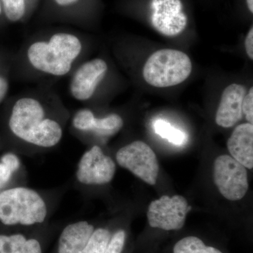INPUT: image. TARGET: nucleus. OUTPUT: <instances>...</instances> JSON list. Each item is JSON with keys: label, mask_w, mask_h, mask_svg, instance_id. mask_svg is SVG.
Instances as JSON below:
<instances>
[{"label": "nucleus", "mask_w": 253, "mask_h": 253, "mask_svg": "<svg viewBox=\"0 0 253 253\" xmlns=\"http://www.w3.org/2000/svg\"><path fill=\"white\" fill-rule=\"evenodd\" d=\"M68 119L67 113L40 98H19L6 118L13 152L33 156L56 147L62 140Z\"/></svg>", "instance_id": "nucleus-1"}, {"label": "nucleus", "mask_w": 253, "mask_h": 253, "mask_svg": "<svg viewBox=\"0 0 253 253\" xmlns=\"http://www.w3.org/2000/svg\"><path fill=\"white\" fill-rule=\"evenodd\" d=\"M62 193L24 185L0 190V231L25 230L49 224Z\"/></svg>", "instance_id": "nucleus-2"}, {"label": "nucleus", "mask_w": 253, "mask_h": 253, "mask_svg": "<svg viewBox=\"0 0 253 253\" xmlns=\"http://www.w3.org/2000/svg\"><path fill=\"white\" fill-rule=\"evenodd\" d=\"M83 51L78 36L57 33L47 39L33 42L28 46L26 57L36 71L54 77L66 76Z\"/></svg>", "instance_id": "nucleus-3"}, {"label": "nucleus", "mask_w": 253, "mask_h": 253, "mask_svg": "<svg viewBox=\"0 0 253 253\" xmlns=\"http://www.w3.org/2000/svg\"><path fill=\"white\" fill-rule=\"evenodd\" d=\"M192 71L189 56L179 50H158L148 59L143 70L145 81L158 88L177 85Z\"/></svg>", "instance_id": "nucleus-4"}, {"label": "nucleus", "mask_w": 253, "mask_h": 253, "mask_svg": "<svg viewBox=\"0 0 253 253\" xmlns=\"http://www.w3.org/2000/svg\"><path fill=\"white\" fill-rule=\"evenodd\" d=\"M116 172L114 160L105 154L99 145H93L80 158L75 179L80 188L102 186L113 180Z\"/></svg>", "instance_id": "nucleus-5"}, {"label": "nucleus", "mask_w": 253, "mask_h": 253, "mask_svg": "<svg viewBox=\"0 0 253 253\" xmlns=\"http://www.w3.org/2000/svg\"><path fill=\"white\" fill-rule=\"evenodd\" d=\"M116 163L150 185H155L159 163L153 149L141 141H134L118 149Z\"/></svg>", "instance_id": "nucleus-6"}, {"label": "nucleus", "mask_w": 253, "mask_h": 253, "mask_svg": "<svg viewBox=\"0 0 253 253\" xmlns=\"http://www.w3.org/2000/svg\"><path fill=\"white\" fill-rule=\"evenodd\" d=\"M184 196H163L155 200L148 208L150 227L163 231H179L184 227L186 215L191 210Z\"/></svg>", "instance_id": "nucleus-7"}, {"label": "nucleus", "mask_w": 253, "mask_h": 253, "mask_svg": "<svg viewBox=\"0 0 253 253\" xmlns=\"http://www.w3.org/2000/svg\"><path fill=\"white\" fill-rule=\"evenodd\" d=\"M214 181L220 194L229 201L242 199L249 190L246 168L228 155L218 156L214 161Z\"/></svg>", "instance_id": "nucleus-8"}, {"label": "nucleus", "mask_w": 253, "mask_h": 253, "mask_svg": "<svg viewBox=\"0 0 253 253\" xmlns=\"http://www.w3.org/2000/svg\"><path fill=\"white\" fill-rule=\"evenodd\" d=\"M54 231L49 224L25 230L0 231V253H45Z\"/></svg>", "instance_id": "nucleus-9"}, {"label": "nucleus", "mask_w": 253, "mask_h": 253, "mask_svg": "<svg viewBox=\"0 0 253 253\" xmlns=\"http://www.w3.org/2000/svg\"><path fill=\"white\" fill-rule=\"evenodd\" d=\"M150 20L153 27L166 36H176L185 30L187 16L181 0H151Z\"/></svg>", "instance_id": "nucleus-10"}, {"label": "nucleus", "mask_w": 253, "mask_h": 253, "mask_svg": "<svg viewBox=\"0 0 253 253\" xmlns=\"http://www.w3.org/2000/svg\"><path fill=\"white\" fill-rule=\"evenodd\" d=\"M71 123L73 130L80 138L86 135L110 137L118 134L124 126L123 118L117 113L98 118L86 108L78 110L71 118Z\"/></svg>", "instance_id": "nucleus-11"}, {"label": "nucleus", "mask_w": 253, "mask_h": 253, "mask_svg": "<svg viewBox=\"0 0 253 253\" xmlns=\"http://www.w3.org/2000/svg\"><path fill=\"white\" fill-rule=\"evenodd\" d=\"M107 71V63L101 59L89 60L81 64L70 81V94L73 99L81 102L90 99Z\"/></svg>", "instance_id": "nucleus-12"}, {"label": "nucleus", "mask_w": 253, "mask_h": 253, "mask_svg": "<svg viewBox=\"0 0 253 253\" xmlns=\"http://www.w3.org/2000/svg\"><path fill=\"white\" fill-rule=\"evenodd\" d=\"M246 94V87L242 84H231L224 89L216 113L217 126L231 127L242 119V104Z\"/></svg>", "instance_id": "nucleus-13"}, {"label": "nucleus", "mask_w": 253, "mask_h": 253, "mask_svg": "<svg viewBox=\"0 0 253 253\" xmlns=\"http://www.w3.org/2000/svg\"><path fill=\"white\" fill-rule=\"evenodd\" d=\"M96 225L87 220L73 221L60 232L50 253H81Z\"/></svg>", "instance_id": "nucleus-14"}, {"label": "nucleus", "mask_w": 253, "mask_h": 253, "mask_svg": "<svg viewBox=\"0 0 253 253\" xmlns=\"http://www.w3.org/2000/svg\"><path fill=\"white\" fill-rule=\"evenodd\" d=\"M231 156L248 169L253 168V125L236 126L227 141Z\"/></svg>", "instance_id": "nucleus-15"}, {"label": "nucleus", "mask_w": 253, "mask_h": 253, "mask_svg": "<svg viewBox=\"0 0 253 253\" xmlns=\"http://www.w3.org/2000/svg\"><path fill=\"white\" fill-rule=\"evenodd\" d=\"M21 163L16 153H5L0 157V190L21 185L18 182Z\"/></svg>", "instance_id": "nucleus-16"}, {"label": "nucleus", "mask_w": 253, "mask_h": 253, "mask_svg": "<svg viewBox=\"0 0 253 253\" xmlns=\"http://www.w3.org/2000/svg\"><path fill=\"white\" fill-rule=\"evenodd\" d=\"M172 253H224L221 249L208 245L201 238L187 236L178 240L174 244Z\"/></svg>", "instance_id": "nucleus-17"}, {"label": "nucleus", "mask_w": 253, "mask_h": 253, "mask_svg": "<svg viewBox=\"0 0 253 253\" xmlns=\"http://www.w3.org/2000/svg\"><path fill=\"white\" fill-rule=\"evenodd\" d=\"M114 230L109 226H96L81 253H104Z\"/></svg>", "instance_id": "nucleus-18"}, {"label": "nucleus", "mask_w": 253, "mask_h": 253, "mask_svg": "<svg viewBox=\"0 0 253 253\" xmlns=\"http://www.w3.org/2000/svg\"><path fill=\"white\" fill-rule=\"evenodd\" d=\"M154 127L156 134L175 146H183L187 142L188 137L185 133L176 129L165 120H156Z\"/></svg>", "instance_id": "nucleus-19"}, {"label": "nucleus", "mask_w": 253, "mask_h": 253, "mask_svg": "<svg viewBox=\"0 0 253 253\" xmlns=\"http://www.w3.org/2000/svg\"><path fill=\"white\" fill-rule=\"evenodd\" d=\"M128 237L127 231L124 228L115 229L104 253H126Z\"/></svg>", "instance_id": "nucleus-20"}, {"label": "nucleus", "mask_w": 253, "mask_h": 253, "mask_svg": "<svg viewBox=\"0 0 253 253\" xmlns=\"http://www.w3.org/2000/svg\"><path fill=\"white\" fill-rule=\"evenodd\" d=\"M5 15L9 21H19L26 12L25 0H2Z\"/></svg>", "instance_id": "nucleus-21"}, {"label": "nucleus", "mask_w": 253, "mask_h": 253, "mask_svg": "<svg viewBox=\"0 0 253 253\" xmlns=\"http://www.w3.org/2000/svg\"><path fill=\"white\" fill-rule=\"evenodd\" d=\"M243 114L244 115L246 121L252 124L253 123V88L249 89L246 93L242 104Z\"/></svg>", "instance_id": "nucleus-22"}, {"label": "nucleus", "mask_w": 253, "mask_h": 253, "mask_svg": "<svg viewBox=\"0 0 253 253\" xmlns=\"http://www.w3.org/2000/svg\"><path fill=\"white\" fill-rule=\"evenodd\" d=\"M245 47L246 53L251 60L253 59V28L250 30L245 41Z\"/></svg>", "instance_id": "nucleus-23"}, {"label": "nucleus", "mask_w": 253, "mask_h": 253, "mask_svg": "<svg viewBox=\"0 0 253 253\" xmlns=\"http://www.w3.org/2000/svg\"><path fill=\"white\" fill-rule=\"evenodd\" d=\"M9 87V82L3 76H0V104L6 97Z\"/></svg>", "instance_id": "nucleus-24"}, {"label": "nucleus", "mask_w": 253, "mask_h": 253, "mask_svg": "<svg viewBox=\"0 0 253 253\" xmlns=\"http://www.w3.org/2000/svg\"><path fill=\"white\" fill-rule=\"evenodd\" d=\"M54 1L60 6H66L76 4L79 0H54Z\"/></svg>", "instance_id": "nucleus-25"}, {"label": "nucleus", "mask_w": 253, "mask_h": 253, "mask_svg": "<svg viewBox=\"0 0 253 253\" xmlns=\"http://www.w3.org/2000/svg\"><path fill=\"white\" fill-rule=\"evenodd\" d=\"M247 2L248 8H249V11L251 13H253V0H246Z\"/></svg>", "instance_id": "nucleus-26"}, {"label": "nucleus", "mask_w": 253, "mask_h": 253, "mask_svg": "<svg viewBox=\"0 0 253 253\" xmlns=\"http://www.w3.org/2000/svg\"><path fill=\"white\" fill-rule=\"evenodd\" d=\"M1 5H0V14H1Z\"/></svg>", "instance_id": "nucleus-27"}, {"label": "nucleus", "mask_w": 253, "mask_h": 253, "mask_svg": "<svg viewBox=\"0 0 253 253\" xmlns=\"http://www.w3.org/2000/svg\"><path fill=\"white\" fill-rule=\"evenodd\" d=\"M0 150H1V145H0Z\"/></svg>", "instance_id": "nucleus-28"}]
</instances>
